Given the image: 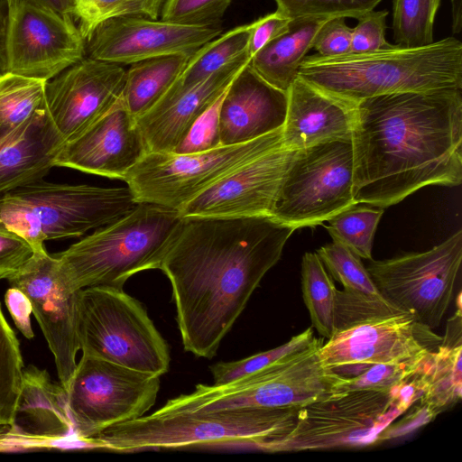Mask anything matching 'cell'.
<instances>
[{
	"label": "cell",
	"instance_id": "cell-50",
	"mask_svg": "<svg viewBox=\"0 0 462 462\" xmlns=\"http://www.w3.org/2000/svg\"><path fill=\"white\" fill-rule=\"evenodd\" d=\"M43 6L58 13L70 15L73 14L74 0H18ZM73 17V16H72ZM74 19V18H73Z\"/></svg>",
	"mask_w": 462,
	"mask_h": 462
},
{
	"label": "cell",
	"instance_id": "cell-5",
	"mask_svg": "<svg viewBox=\"0 0 462 462\" xmlns=\"http://www.w3.org/2000/svg\"><path fill=\"white\" fill-rule=\"evenodd\" d=\"M178 210L150 203L55 254L60 277L71 291L91 286L123 289L133 275L158 269L181 222Z\"/></svg>",
	"mask_w": 462,
	"mask_h": 462
},
{
	"label": "cell",
	"instance_id": "cell-14",
	"mask_svg": "<svg viewBox=\"0 0 462 462\" xmlns=\"http://www.w3.org/2000/svg\"><path fill=\"white\" fill-rule=\"evenodd\" d=\"M442 340L410 313L367 319L337 331L319 347L324 365L346 382L376 364L399 362L437 351Z\"/></svg>",
	"mask_w": 462,
	"mask_h": 462
},
{
	"label": "cell",
	"instance_id": "cell-31",
	"mask_svg": "<svg viewBox=\"0 0 462 462\" xmlns=\"http://www.w3.org/2000/svg\"><path fill=\"white\" fill-rule=\"evenodd\" d=\"M301 286L312 326L328 339L336 332L337 288L316 253H305L301 263Z\"/></svg>",
	"mask_w": 462,
	"mask_h": 462
},
{
	"label": "cell",
	"instance_id": "cell-51",
	"mask_svg": "<svg viewBox=\"0 0 462 462\" xmlns=\"http://www.w3.org/2000/svg\"><path fill=\"white\" fill-rule=\"evenodd\" d=\"M452 32L459 33L462 30V0H451Z\"/></svg>",
	"mask_w": 462,
	"mask_h": 462
},
{
	"label": "cell",
	"instance_id": "cell-44",
	"mask_svg": "<svg viewBox=\"0 0 462 462\" xmlns=\"http://www.w3.org/2000/svg\"><path fill=\"white\" fill-rule=\"evenodd\" d=\"M33 252L23 236L0 225V280H8L16 274Z\"/></svg>",
	"mask_w": 462,
	"mask_h": 462
},
{
	"label": "cell",
	"instance_id": "cell-28",
	"mask_svg": "<svg viewBox=\"0 0 462 462\" xmlns=\"http://www.w3.org/2000/svg\"><path fill=\"white\" fill-rule=\"evenodd\" d=\"M461 292L457 311L448 320L445 335L436 352L430 386L419 400L437 414L457 403L462 397V315Z\"/></svg>",
	"mask_w": 462,
	"mask_h": 462
},
{
	"label": "cell",
	"instance_id": "cell-33",
	"mask_svg": "<svg viewBox=\"0 0 462 462\" xmlns=\"http://www.w3.org/2000/svg\"><path fill=\"white\" fill-rule=\"evenodd\" d=\"M441 0H393L395 45L416 48L433 42V27Z\"/></svg>",
	"mask_w": 462,
	"mask_h": 462
},
{
	"label": "cell",
	"instance_id": "cell-32",
	"mask_svg": "<svg viewBox=\"0 0 462 462\" xmlns=\"http://www.w3.org/2000/svg\"><path fill=\"white\" fill-rule=\"evenodd\" d=\"M383 213V208L356 203L328 218L326 227L334 241L360 258L372 260L373 240Z\"/></svg>",
	"mask_w": 462,
	"mask_h": 462
},
{
	"label": "cell",
	"instance_id": "cell-21",
	"mask_svg": "<svg viewBox=\"0 0 462 462\" xmlns=\"http://www.w3.org/2000/svg\"><path fill=\"white\" fill-rule=\"evenodd\" d=\"M288 94L245 65L225 91L218 111L221 145L246 143L282 127Z\"/></svg>",
	"mask_w": 462,
	"mask_h": 462
},
{
	"label": "cell",
	"instance_id": "cell-9",
	"mask_svg": "<svg viewBox=\"0 0 462 462\" xmlns=\"http://www.w3.org/2000/svg\"><path fill=\"white\" fill-rule=\"evenodd\" d=\"M76 332L83 356L162 376L170 367L169 346L142 303L110 286L77 292Z\"/></svg>",
	"mask_w": 462,
	"mask_h": 462
},
{
	"label": "cell",
	"instance_id": "cell-17",
	"mask_svg": "<svg viewBox=\"0 0 462 462\" xmlns=\"http://www.w3.org/2000/svg\"><path fill=\"white\" fill-rule=\"evenodd\" d=\"M125 73L120 64L85 57L46 82V110L63 143L121 99Z\"/></svg>",
	"mask_w": 462,
	"mask_h": 462
},
{
	"label": "cell",
	"instance_id": "cell-26",
	"mask_svg": "<svg viewBox=\"0 0 462 462\" xmlns=\"http://www.w3.org/2000/svg\"><path fill=\"white\" fill-rule=\"evenodd\" d=\"M330 18L305 17L291 20L287 32L268 42L250 60L266 82L287 92L298 77L300 66L313 47L320 26Z\"/></svg>",
	"mask_w": 462,
	"mask_h": 462
},
{
	"label": "cell",
	"instance_id": "cell-2",
	"mask_svg": "<svg viewBox=\"0 0 462 462\" xmlns=\"http://www.w3.org/2000/svg\"><path fill=\"white\" fill-rule=\"evenodd\" d=\"M461 90L393 93L356 104V203L383 208L423 187L461 183Z\"/></svg>",
	"mask_w": 462,
	"mask_h": 462
},
{
	"label": "cell",
	"instance_id": "cell-6",
	"mask_svg": "<svg viewBox=\"0 0 462 462\" xmlns=\"http://www.w3.org/2000/svg\"><path fill=\"white\" fill-rule=\"evenodd\" d=\"M433 364L427 361L389 391L351 390L300 407L292 431L274 452L364 447L379 442L382 431L417 402L430 384Z\"/></svg>",
	"mask_w": 462,
	"mask_h": 462
},
{
	"label": "cell",
	"instance_id": "cell-22",
	"mask_svg": "<svg viewBox=\"0 0 462 462\" xmlns=\"http://www.w3.org/2000/svg\"><path fill=\"white\" fill-rule=\"evenodd\" d=\"M250 60L247 51L191 89L159 102L135 118L148 152H174L197 120L225 93Z\"/></svg>",
	"mask_w": 462,
	"mask_h": 462
},
{
	"label": "cell",
	"instance_id": "cell-7",
	"mask_svg": "<svg viewBox=\"0 0 462 462\" xmlns=\"http://www.w3.org/2000/svg\"><path fill=\"white\" fill-rule=\"evenodd\" d=\"M137 204L128 187L102 188L42 180L0 195V225L39 250L45 248L48 240L79 237L113 223Z\"/></svg>",
	"mask_w": 462,
	"mask_h": 462
},
{
	"label": "cell",
	"instance_id": "cell-36",
	"mask_svg": "<svg viewBox=\"0 0 462 462\" xmlns=\"http://www.w3.org/2000/svg\"><path fill=\"white\" fill-rule=\"evenodd\" d=\"M344 290L374 300H386L373 282L360 257L339 242L321 246L316 253Z\"/></svg>",
	"mask_w": 462,
	"mask_h": 462
},
{
	"label": "cell",
	"instance_id": "cell-16",
	"mask_svg": "<svg viewBox=\"0 0 462 462\" xmlns=\"http://www.w3.org/2000/svg\"><path fill=\"white\" fill-rule=\"evenodd\" d=\"M7 281L29 298L32 313L54 356L60 383L67 391L79 351L76 332L78 291H71L63 284L58 259L45 248L34 250L22 269Z\"/></svg>",
	"mask_w": 462,
	"mask_h": 462
},
{
	"label": "cell",
	"instance_id": "cell-10",
	"mask_svg": "<svg viewBox=\"0 0 462 462\" xmlns=\"http://www.w3.org/2000/svg\"><path fill=\"white\" fill-rule=\"evenodd\" d=\"M282 143V127L246 143L197 152H147L124 181L137 203L180 211L220 179Z\"/></svg>",
	"mask_w": 462,
	"mask_h": 462
},
{
	"label": "cell",
	"instance_id": "cell-13",
	"mask_svg": "<svg viewBox=\"0 0 462 462\" xmlns=\"http://www.w3.org/2000/svg\"><path fill=\"white\" fill-rule=\"evenodd\" d=\"M370 261L366 269L383 297L434 329L454 298L462 262V231L425 252Z\"/></svg>",
	"mask_w": 462,
	"mask_h": 462
},
{
	"label": "cell",
	"instance_id": "cell-40",
	"mask_svg": "<svg viewBox=\"0 0 462 462\" xmlns=\"http://www.w3.org/2000/svg\"><path fill=\"white\" fill-rule=\"evenodd\" d=\"M401 313L407 312L402 311L387 300H374L346 290L337 291L335 301L336 332L367 319Z\"/></svg>",
	"mask_w": 462,
	"mask_h": 462
},
{
	"label": "cell",
	"instance_id": "cell-38",
	"mask_svg": "<svg viewBox=\"0 0 462 462\" xmlns=\"http://www.w3.org/2000/svg\"><path fill=\"white\" fill-rule=\"evenodd\" d=\"M283 16L294 20L305 17L355 18L372 11L382 0H273Z\"/></svg>",
	"mask_w": 462,
	"mask_h": 462
},
{
	"label": "cell",
	"instance_id": "cell-34",
	"mask_svg": "<svg viewBox=\"0 0 462 462\" xmlns=\"http://www.w3.org/2000/svg\"><path fill=\"white\" fill-rule=\"evenodd\" d=\"M23 369L19 341L0 304V428H8L13 422Z\"/></svg>",
	"mask_w": 462,
	"mask_h": 462
},
{
	"label": "cell",
	"instance_id": "cell-25",
	"mask_svg": "<svg viewBox=\"0 0 462 462\" xmlns=\"http://www.w3.org/2000/svg\"><path fill=\"white\" fill-rule=\"evenodd\" d=\"M62 144L45 107L0 145V195L43 180Z\"/></svg>",
	"mask_w": 462,
	"mask_h": 462
},
{
	"label": "cell",
	"instance_id": "cell-15",
	"mask_svg": "<svg viewBox=\"0 0 462 462\" xmlns=\"http://www.w3.org/2000/svg\"><path fill=\"white\" fill-rule=\"evenodd\" d=\"M7 72L50 80L86 57L85 40L72 16L8 0Z\"/></svg>",
	"mask_w": 462,
	"mask_h": 462
},
{
	"label": "cell",
	"instance_id": "cell-8",
	"mask_svg": "<svg viewBox=\"0 0 462 462\" xmlns=\"http://www.w3.org/2000/svg\"><path fill=\"white\" fill-rule=\"evenodd\" d=\"M323 339L224 385L199 383L192 393L168 400L161 411H208L244 408L300 407L342 393L345 381L322 363Z\"/></svg>",
	"mask_w": 462,
	"mask_h": 462
},
{
	"label": "cell",
	"instance_id": "cell-12",
	"mask_svg": "<svg viewBox=\"0 0 462 462\" xmlns=\"http://www.w3.org/2000/svg\"><path fill=\"white\" fill-rule=\"evenodd\" d=\"M159 390L160 376L82 355L67 389L75 436L88 443L114 425L145 415Z\"/></svg>",
	"mask_w": 462,
	"mask_h": 462
},
{
	"label": "cell",
	"instance_id": "cell-20",
	"mask_svg": "<svg viewBox=\"0 0 462 462\" xmlns=\"http://www.w3.org/2000/svg\"><path fill=\"white\" fill-rule=\"evenodd\" d=\"M148 152L135 118L120 99L112 109L58 150L54 166L124 180Z\"/></svg>",
	"mask_w": 462,
	"mask_h": 462
},
{
	"label": "cell",
	"instance_id": "cell-19",
	"mask_svg": "<svg viewBox=\"0 0 462 462\" xmlns=\"http://www.w3.org/2000/svg\"><path fill=\"white\" fill-rule=\"evenodd\" d=\"M295 151L283 143L251 160L188 202L186 216L272 217L273 208Z\"/></svg>",
	"mask_w": 462,
	"mask_h": 462
},
{
	"label": "cell",
	"instance_id": "cell-45",
	"mask_svg": "<svg viewBox=\"0 0 462 462\" xmlns=\"http://www.w3.org/2000/svg\"><path fill=\"white\" fill-rule=\"evenodd\" d=\"M345 19L333 17L320 26L312 47L319 55L331 57L350 52L352 28L346 23Z\"/></svg>",
	"mask_w": 462,
	"mask_h": 462
},
{
	"label": "cell",
	"instance_id": "cell-24",
	"mask_svg": "<svg viewBox=\"0 0 462 462\" xmlns=\"http://www.w3.org/2000/svg\"><path fill=\"white\" fill-rule=\"evenodd\" d=\"M8 429L13 438L49 442L51 447L72 438L79 439L74 434L66 389L52 381L45 369L34 365L23 369L21 393Z\"/></svg>",
	"mask_w": 462,
	"mask_h": 462
},
{
	"label": "cell",
	"instance_id": "cell-4",
	"mask_svg": "<svg viewBox=\"0 0 462 462\" xmlns=\"http://www.w3.org/2000/svg\"><path fill=\"white\" fill-rule=\"evenodd\" d=\"M298 76L355 106L386 94L462 89V43L448 37L416 48L306 55Z\"/></svg>",
	"mask_w": 462,
	"mask_h": 462
},
{
	"label": "cell",
	"instance_id": "cell-43",
	"mask_svg": "<svg viewBox=\"0 0 462 462\" xmlns=\"http://www.w3.org/2000/svg\"><path fill=\"white\" fill-rule=\"evenodd\" d=\"M223 95L197 120L174 152H197L221 145L218 133V111Z\"/></svg>",
	"mask_w": 462,
	"mask_h": 462
},
{
	"label": "cell",
	"instance_id": "cell-29",
	"mask_svg": "<svg viewBox=\"0 0 462 462\" xmlns=\"http://www.w3.org/2000/svg\"><path fill=\"white\" fill-rule=\"evenodd\" d=\"M251 28V23L239 25L198 49L159 102L170 100L191 89L247 51Z\"/></svg>",
	"mask_w": 462,
	"mask_h": 462
},
{
	"label": "cell",
	"instance_id": "cell-37",
	"mask_svg": "<svg viewBox=\"0 0 462 462\" xmlns=\"http://www.w3.org/2000/svg\"><path fill=\"white\" fill-rule=\"evenodd\" d=\"M316 337L312 328L292 337L288 342L275 348L263 351L241 360L219 362L210 366L213 385H224L253 374L272 363L311 345Z\"/></svg>",
	"mask_w": 462,
	"mask_h": 462
},
{
	"label": "cell",
	"instance_id": "cell-39",
	"mask_svg": "<svg viewBox=\"0 0 462 462\" xmlns=\"http://www.w3.org/2000/svg\"><path fill=\"white\" fill-rule=\"evenodd\" d=\"M435 352L404 361L376 364L359 376L340 384L338 390L343 393L351 390L389 391L416 373Z\"/></svg>",
	"mask_w": 462,
	"mask_h": 462
},
{
	"label": "cell",
	"instance_id": "cell-47",
	"mask_svg": "<svg viewBox=\"0 0 462 462\" xmlns=\"http://www.w3.org/2000/svg\"><path fill=\"white\" fill-rule=\"evenodd\" d=\"M398 421L393 420L380 434L379 442L404 436L416 429L428 424L438 415L425 403L418 401L405 412Z\"/></svg>",
	"mask_w": 462,
	"mask_h": 462
},
{
	"label": "cell",
	"instance_id": "cell-27",
	"mask_svg": "<svg viewBox=\"0 0 462 462\" xmlns=\"http://www.w3.org/2000/svg\"><path fill=\"white\" fill-rule=\"evenodd\" d=\"M194 52L157 56L131 64L121 97L126 110L137 118L152 109L181 74Z\"/></svg>",
	"mask_w": 462,
	"mask_h": 462
},
{
	"label": "cell",
	"instance_id": "cell-49",
	"mask_svg": "<svg viewBox=\"0 0 462 462\" xmlns=\"http://www.w3.org/2000/svg\"><path fill=\"white\" fill-rule=\"evenodd\" d=\"M8 23V0H0V76L7 72L6 33Z\"/></svg>",
	"mask_w": 462,
	"mask_h": 462
},
{
	"label": "cell",
	"instance_id": "cell-35",
	"mask_svg": "<svg viewBox=\"0 0 462 462\" xmlns=\"http://www.w3.org/2000/svg\"><path fill=\"white\" fill-rule=\"evenodd\" d=\"M164 0H74L72 16L86 40L105 21L124 16L157 19Z\"/></svg>",
	"mask_w": 462,
	"mask_h": 462
},
{
	"label": "cell",
	"instance_id": "cell-48",
	"mask_svg": "<svg viewBox=\"0 0 462 462\" xmlns=\"http://www.w3.org/2000/svg\"><path fill=\"white\" fill-rule=\"evenodd\" d=\"M6 308L15 327L28 339L34 336L31 323L32 306L26 294L20 289L10 286L5 294Z\"/></svg>",
	"mask_w": 462,
	"mask_h": 462
},
{
	"label": "cell",
	"instance_id": "cell-3",
	"mask_svg": "<svg viewBox=\"0 0 462 462\" xmlns=\"http://www.w3.org/2000/svg\"><path fill=\"white\" fill-rule=\"evenodd\" d=\"M299 409L156 410L114 425L88 442L95 448L120 453L193 448H246L273 453V447L294 429Z\"/></svg>",
	"mask_w": 462,
	"mask_h": 462
},
{
	"label": "cell",
	"instance_id": "cell-18",
	"mask_svg": "<svg viewBox=\"0 0 462 462\" xmlns=\"http://www.w3.org/2000/svg\"><path fill=\"white\" fill-rule=\"evenodd\" d=\"M222 33L220 25L202 26L124 16L100 23L85 40L86 57L116 64L179 52H194Z\"/></svg>",
	"mask_w": 462,
	"mask_h": 462
},
{
	"label": "cell",
	"instance_id": "cell-42",
	"mask_svg": "<svg viewBox=\"0 0 462 462\" xmlns=\"http://www.w3.org/2000/svg\"><path fill=\"white\" fill-rule=\"evenodd\" d=\"M387 10L369 11L352 28L351 53H363L393 48L385 39Z\"/></svg>",
	"mask_w": 462,
	"mask_h": 462
},
{
	"label": "cell",
	"instance_id": "cell-41",
	"mask_svg": "<svg viewBox=\"0 0 462 462\" xmlns=\"http://www.w3.org/2000/svg\"><path fill=\"white\" fill-rule=\"evenodd\" d=\"M232 0H164L162 20L189 25L218 26Z\"/></svg>",
	"mask_w": 462,
	"mask_h": 462
},
{
	"label": "cell",
	"instance_id": "cell-1",
	"mask_svg": "<svg viewBox=\"0 0 462 462\" xmlns=\"http://www.w3.org/2000/svg\"><path fill=\"white\" fill-rule=\"evenodd\" d=\"M295 230L270 216L182 217L158 269L172 288L185 351L217 355Z\"/></svg>",
	"mask_w": 462,
	"mask_h": 462
},
{
	"label": "cell",
	"instance_id": "cell-30",
	"mask_svg": "<svg viewBox=\"0 0 462 462\" xmlns=\"http://www.w3.org/2000/svg\"><path fill=\"white\" fill-rule=\"evenodd\" d=\"M46 82L12 72L0 76V145L46 107Z\"/></svg>",
	"mask_w": 462,
	"mask_h": 462
},
{
	"label": "cell",
	"instance_id": "cell-46",
	"mask_svg": "<svg viewBox=\"0 0 462 462\" xmlns=\"http://www.w3.org/2000/svg\"><path fill=\"white\" fill-rule=\"evenodd\" d=\"M291 19L275 11L251 23L248 52L251 58L268 42L288 31Z\"/></svg>",
	"mask_w": 462,
	"mask_h": 462
},
{
	"label": "cell",
	"instance_id": "cell-23",
	"mask_svg": "<svg viewBox=\"0 0 462 462\" xmlns=\"http://www.w3.org/2000/svg\"><path fill=\"white\" fill-rule=\"evenodd\" d=\"M282 143L298 151L336 139H351L355 106L297 77L288 91Z\"/></svg>",
	"mask_w": 462,
	"mask_h": 462
},
{
	"label": "cell",
	"instance_id": "cell-11",
	"mask_svg": "<svg viewBox=\"0 0 462 462\" xmlns=\"http://www.w3.org/2000/svg\"><path fill=\"white\" fill-rule=\"evenodd\" d=\"M351 139H336L294 152L272 217L296 229L322 224L356 204Z\"/></svg>",
	"mask_w": 462,
	"mask_h": 462
}]
</instances>
